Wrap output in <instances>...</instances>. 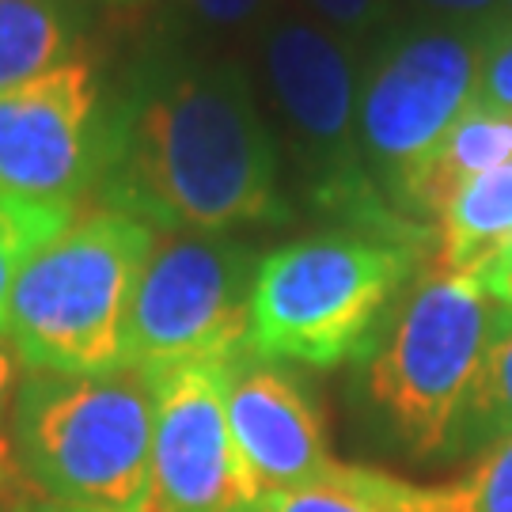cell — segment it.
<instances>
[{"label":"cell","mask_w":512,"mask_h":512,"mask_svg":"<svg viewBox=\"0 0 512 512\" xmlns=\"http://www.w3.org/2000/svg\"><path fill=\"white\" fill-rule=\"evenodd\" d=\"M95 194L167 232H228L285 217L277 145L232 61H148L103 118Z\"/></svg>","instance_id":"6da1fadb"},{"label":"cell","mask_w":512,"mask_h":512,"mask_svg":"<svg viewBox=\"0 0 512 512\" xmlns=\"http://www.w3.org/2000/svg\"><path fill=\"white\" fill-rule=\"evenodd\" d=\"M156 247L145 220L92 209L23 262L8 327L27 372L110 376L126 368L133 296Z\"/></svg>","instance_id":"7a4b0ae2"},{"label":"cell","mask_w":512,"mask_h":512,"mask_svg":"<svg viewBox=\"0 0 512 512\" xmlns=\"http://www.w3.org/2000/svg\"><path fill=\"white\" fill-rule=\"evenodd\" d=\"M421 255V239L361 228L296 239L266 255L251 296V353L308 368L365 361Z\"/></svg>","instance_id":"3957f363"},{"label":"cell","mask_w":512,"mask_h":512,"mask_svg":"<svg viewBox=\"0 0 512 512\" xmlns=\"http://www.w3.org/2000/svg\"><path fill=\"white\" fill-rule=\"evenodd\" d=\"M497 300L471 274L421 270L365 353V399L410 456L440 459L471 429Z\"/></svg>","instance_id":"277c9868"},{"label":"cell","mask_w":512,"mask_h":512,"mask_svg":"<svg viewBox=\"0 0 512 512\" xmlns=\"http://www.w3.org/2000/svg\"><path fill=\"white\" fill-rule=\"evenodd\" d=\"M156 399L148 376L27 372L12 406V452L57 505L145 509Z\"/></svg>","instance_id":"5b68a950"},{"label":"cell","mask_w":512,"mask_h":512,"mask_svg":"<svg viewBox=\"0 0 512 512\" xmlns=\"http://www.w3.org/2000/svg\"><path fill=\"white\" fill-rule=\"evenodd\" d=\"M262 73L311 205L361 232L429 243V228L399 217L368 175L357 133L361 73L346 38L319 19L270 16L262 27Z\"/></svg>","instance_id":"8992f818"},{"label":"cell","mask_w":512,"mask_h":512,"mask_svg":"<svg viewBox=\"0 0 512 512\" xmlns=\"http://www.w3.org/2000/svg\"><path fill=\"white\" fill-rule=\"evenodd\" d=\"M258 262L251 247L217 232H175L156 243L133 296L126 368L152 380L247 357Z\"/></svg>","instance_id":"52a82bcc"},{"label":"cell","mask_w":512,"mask_h":512,"mask_svg":"<svg viewBox=\"0 0 512 512\" xmlns=\"http://www.w3.org/2000/svg\"><path fill=\"white\" fill-rule=\"evenodd\" d=\"M490 31L456 23L391 27L376 38L357 95L361 156L387 205L478 95Z\"/></svg>","instance_id":"ba28073f"},{"label":"cell","mask_w":512,"mask_h":512,"mask_svg":"<svg viewBox=\"0 0 512 512\" xmlns=\"http://www.w3.org/2000/svg\"><path fill=\"white\" fill-rule=\"evenodd\" d=\"M103 148L99 88L88 61L0 88V202L76 213Z\"/></svg>","instance_id":"9c48e42d"},{"label":"cell","mask_w":512,"mask_h":512,"mask_svg":"<svg viewBox=\"0 0 512 512\" xmlns=\"http://www.w3.org/2000/svg\"><path fill=\"white\" fill-rule=\"evenodd\" d=\"M228 368L183 365L152 376L156 425L141 512H251L255 478L228 425Z\"/></svg>","instance_id":"30bf717a"},{"label":"cell","mask_w":512,"mask_h":512,"mask_svg":"<svg viewBox=\"0 0 512 512\" xmlns=\"http://www.w3.org/2000/svg\"><path fill=\"white\" fill-rule=\"evenodd\" d=\"M228 425L258 494L327 486L346 467L330 456L327 425L300 380L255 353L228 368Z\"/></svg>","instance_id":"8fae6325"},{"label":"cell","mask_w":512,"mask_h":512,"mask_svg":"<svg viewBox=\"0 0 512 512\" xmlns=\"http://www.w3.org/2000/svg\"><path fill=\"white\" fill-rule=\"evenodd\" d=\"M512 167V107L475 95L444 129L433 152L421 160L395 198V213L410 224L437 220L444 202L475 175ZM425 228V224H421Z\"/></svg>","instance_id":"7c38bea8"},{"label":"cell","mask_w":512,"mask_h":512,"mask_svg":"<svg viewBox=\"0 0 512 512\" xmlns=\"http://www.w3.org/2000/svg\"><path fill=\"white\" fill-rule=\"evenodd\" d=\"M437 266L475 274L512 243V167H497L459 186L437 213Z\"/></svg>","instance_id":"4fadbf2b"},{"label":"cell","mask_w":512,"mask_h":512,"mask_svg":"<svg viewBox=\"0 0 512 512\" xmlns=\"http://www.w3.org/2000/svg\"><path fill=\"white\" fill-rule=\"evenodd\" d=\"M251 512H448L440 486L406 482L372 467H342L327 486L262 494Z\"/></svg>","instance_id":"5bb4252c"},{"label":"cell","mask_w":512,"mask_h":512,"mask_svg":"<svg viewBox=\"0 0 512 512\" xmlns=\"http://www.w3.org/2000/svg\"><path fill=\"white\" fill-rule=\"evenodd\" d=\"M76 23L65 0H0V88L73 61Z\"/></svg>","instance_id":"9a60e30c"},{"label":"cell","mask_w":512,"mask_h":512,"mask_svg":"<svg viewBox=\"0 0 512 512\" xmlns=\"http://www.w3.org/2000/svg\"><path fill=\"white\" fill-rule=\"evenodd\" d=\"M73 217L76 213H46V209L0 202V334L8 327V300H12V285L23 262L42 243H50Z\"/></svg>","instance_id":"2e32d148"},{"label":"cell","mask_w":512,"mask_h":512,"mask_svg":"<svg viewBox=\"0 0 512 512\" xmlns=\"http://www.w3.org/2000/svg\"><path fill=\"white\" fill-rule=\"evenodd\" d=\"M471 429L490 440L512 433V311L501 304H497L494 334H490L486 361H482Z\"/></svg>","instance_id":"e0dca14e"},{"label":"cell","mask_w":512,"mask_h":512,"mask_svg":"<svg viewBox=\"0 0 512 512\" xmlns=\"http://www.w3.org/2000/svg\"><path fill=\"white\" fill-rule=\"evenodd\" d=\"M448 490L456 512H512V433L490 440L482 459Z\"/></svg>","instance_id":"ac0fdd59"},{"label":"cell","mask_w":512,"mask_h":512,"mask_svg":"<svg viewBox=\"0 0 512 512\" xmlns=\"http://www.w3.org/2000/svg\"><path fill=\"white\" fill-rule=\"evenodd\" d=\"M315 19L342 35L349 46H361L368 38H380L391 31L387 23L395 16L391 0H308Z\"/></svg>","instance_id":"d6986e66"},{"label":"cell","mask_w":512,"mask_h":512,"mask_svg":"<svg viewBox=\"0 0 512 512\" xmlns=\"http://www.w3.org/2000/svg\"><path fill=\"white\" fill-rule=\"evenodd\" d=\"M478 95L501 107H512V27H494L486 38Z\"/></svg>","instance_id":"ffe728a7"},{"label":"cell","mask_w":512,"mask_h":512,"mask_svg":"<svg viewBox=\"0 0 512 512\" xmlns=\"http://www.w3.org/2000/svg\"><path fill=\"white\" fill-rule=\"evenodd\" d=\"M414 4L437 23L482 27V31L501 27V12H505V0H414Z\"/></svg>","instance_id":"44dd1931"},{"label":"cell","mask_w":512,"mask_h":512,"mask_svg":"<svg viewBox=\"0 0 512 512\" xmlns=\"http://www.w3.org/2000/svg\"><path fill=\"white\" fill-rule=\"evenodd\" d=\"M270 0H190V12L217 27V31H232V27H247L266 12Z\"/></svg>","instance_id":"7402d4cb"},{"label":"cell","mask_w":512,"mask_h":512,"mask_svg":"<svg viewBox=\"0 0 512 512\" xmlns=\"http://www.w3.org/2000/svg\"><path fill=\"white\" fill-rule=\"evenodd\" d=\"M471 277L482 285V293L490 296V300H497L501 308L512 311V243L486 258Z\"/></svg>","instance_id":"603a6c76"},{"label":"cell","mask_w":512,"mask_h":512,"mask_svg":"<svg viewBox=\"0 0 512 512\" xmlns=\"http://www.w3.org/2000/svg\"><path fill=\"white\" fill-rule=\"evenodd\" d=\"M23 376H27V368L19 361L12 338L0 334V425L8 418V410L16 406V391H19V384H23Z\"/></svg>","instance_id":"cb8c5ba5"},{"label":"cell","mask_w":512,"mask_h":512,"mask_svg":"<svg viewBox=\"0 0 512 512\" xmlns=\"http://www.w3.org/2000/svg\"><path fill=\"white\" fill-rule=\"evenodd\" d=\"M12 467H16V452H12V437L0 433V501L8 494V482H12Z\"/></svg>","instance_id":"d4e9b609"},{"label":"cell","mask_w":512,"mask_h":512,"mask_svg":"<svg viewBox=\"0 0 512 512\" xmlns=\"http://www.w3.org/2000/svg\"><path fill=\"white\" fill-rule=\"evenodd\" d=\"M16 512H141V509H76V505L46 501V505H27V509H16Z\"/></svg>","instance_id":"484cf974"},{"label":"cell","mask_w":512,"mask_h":512,"mask_svg":"<svg viewBox=\"0 0 512 512\" xmlns=\"http://www.w3.org/2000/svg\"><path fill=\"white\" fill-rule=\"evenodd\" d=\"M501 27H512V0H505V12H501Z\"/></svg>","instance_id":"4316f807"}]
</instances>
